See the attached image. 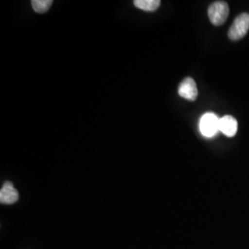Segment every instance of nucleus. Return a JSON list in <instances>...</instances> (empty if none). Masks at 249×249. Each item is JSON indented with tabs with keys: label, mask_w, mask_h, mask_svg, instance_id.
<instances>
[{
	"label": "nucleus",
	"mask_w": 249,
	"mask_h": 249,
	"mask_svg": "<svg viewBox=\"0 0 249 249\" xmlns=\"http://www.w3.org/2000/svg\"><path fill=\"white\" fill-rule=\"evenodd\" d=\"M18 199V192L11 182H6L0 190V202L2 204H13Z\"/></svg>",
	"instance_id": "nucleus-5"
},
{
	"label": "nucleus",
	"mask_w": 249,
	"mask_h": 249,
	"mask_svg": "<svg viewBox=\"0 0 249 249\" xmlns=\"http://www.w3.org/2000/svg\"><path fill=\"white\" fill-rule=\"evenodd\" d=\"M249 31V13L238 15L228 31V37L232 41L240 40Z\"/></svg>",
	"instance_id": "nucleus-2"
},
{
	"label": "nucleus",
	"mask_w": 249,
	"mask_h": 249,
	"mask_svg": "<svg viewBox=\"0 0 249 249\" xmlns=\"http://www.w3.org/2000/svg\"><path fill=\"white\" fill-rule=\"evenodd\" d=\"M53 4L52 0H33L32 7L37 13H45L51 8Z\"/></svg>",
	"instance_id": "nucleus-8"
},
{
	"label": "nucleus",
	"mask_w": 249,
	"mask_h": 249,
	"mask_svg": "<svg viewBox=\"0 0 249 249\" xmlns=\"http://www.w3.org/2000/svg\"><path fill=\"white\" fill-rule=\"evenodd\" d=\"M134 5L138 9H142L144 11L152 12L159 9L160 1V0H135Z\"/></svg>",
	"instance_id": "nucleus-7"
},
{
	"label": "nucleus",
	"mask_w": 249,
	"mask_h": 249,
	"mask_svg": "<svg viewBox=\"0 0 249 249\" xmlns=\"http://www.w3.org/2000/svg\"><path fill=\"white\" fill-rule=\"evenodd\" d=\"M199 130L206 138H213L220 131V118L213 113H207L199 120Z\"/></svg>",
	"instance_id": "nucleus-3"
},
{
	"label": "nucleus",
	"mask_w": 249,
	"mask_h": 249,
	"mask_svg": "<svg viewBox=\"0 0 249 249\" xmlns=\"http://www.w3.org/2000/svg\"><path fill=\"white\" fill-rule=\"evenodd\" d=\"M178 94L188 101H195L198 94L195 80L190 77L186 78L178 87Z\"/></svg>",
	"instance_id": "nucleus-4"
},
{
	"label": "nucleus",
	"mask_w": 249,
	"mask_h": 249,
	"mask_svg": "<svg viewBox=\"0 0 249 249\" xmlns=\"http://www.w3.org/2000/svg\"><path fill=\"white\" fill-rule=\"evenodd\" d=\"M237 120L231 116H224L220 118V131L227 137H233L237 132Z\"/></svg>",
	"instance_id": "nucleus-6"
},
{
	"label": "nucleus",
	"mask_w": 249,
	"mask_h": 249,
	"mask_svg": "<svg viewBox=\"0 0 249 249\" xmlns=\"http://www.w3.org/2000/svg\"><path fill=\"white\" fill-rule=\"evenodd\" d=\"M208 15L213 25L221 26L228 18L229 6L224 1H216L209 7Z\"/></svg>",
	"instance_id": "nucleus-1"
}]
</instances>
